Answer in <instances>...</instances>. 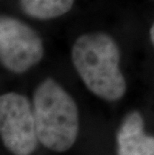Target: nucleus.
I'll list each match as a JSON object with an SVG mask.
<instances>
[{"label":"nucleus","instance_id":"20e7f679","mask_svg":"<svg viewBox=\"0 0 154 155\" xmlns=\"http://www.w3.org/2000/svg\"><path fill=\"white\" fill-rule=\"evenodd\" d=\"M42 39L25 22L10 16L0 18V61L8 71L24 73L41 61Z\"/></svg>","mask_w":154,"mask_h":155},{"label":"nucleus","instance_id":"7ed1b4c3","mask_svg":"<svg viewBox=\"0 0 154 155\" xmlns=\"http://www.w3.org/2000/svg\"><path fill=\"white\" fill-rule=\"evenodd\" d=\"M0 134L4 146L14 155H30L36 149L39 140L33 107L23 95H1Z\"/></svg>","mask_w":154,"mask_h":155},{"label":"nucleus","instance_id":"0eeeda50","mask_svg":"<svg viewBox=\"0 0 154 155\" xmlns=\"http://www.w3.org/2000/svg\"><path fill=\"white\" fill-rule=\"evenodd\" d=\"M149 36H150V40H151L152 44H153V46H154V23H153V25L151 26V28H150Z\"/></svg>","mask_w":154,"mask_h":155},{"label":"nucleus","instance_id":"423d86ee","mask_svg":"<svg viewBox=\"0 0 154 155\" xmlns=\"http://www.w3.org/2000/svg\"><path fill=\"white\" fill-rule=\"evenodd\" d=\"M75 0H19L21 10L29 17L50 20L70 11Z\"/></svg>","mask_w":154,"mask_h":155},{"label":"nucleus","instance_id":"f03ea898","mask_svg":"<svg viewBox=\"0 0 154 155\" xmlns=\"http://www.w3.org/2000/svg\"><path fill=\"white\" fill-rule=\"evenodd\" d=\"M33 111L39 142L56 152L72 147L79 129L78 108L54 79H45L36 87Z\"/></svg>","mask_w":154,"mask_h":155},{"label":"nucleus","instance_id":"f257e3e1","mask_svg":"<svg viewBox=\"0 0 154 155\" xmlns=\"http://www.w3.org/2000/svg\"><path fill=\"white\" fill-rule=\"evenodd\" d=\"M71 58L78 75L96 96L116 101L125 94L120 49L110 35L90 32L79 36L72 46Z\"/></svg>","mask_w":154,"mask_h":155},{"label":"nucleus","instance_id":"39448f33","mask_svg":"<svg viewBox=\"0 0 154 155\" xmlns=\"http://www.w3.org/2000/svg\"><path fill=\"white\" fill-rule=\"evenodd\" d=\"M118 155H154V137L144 133V121L133 111L123 120L117 132Z\"/></svg>","mask_w":154,"mask_h":155}]
</instances>
